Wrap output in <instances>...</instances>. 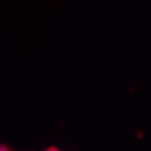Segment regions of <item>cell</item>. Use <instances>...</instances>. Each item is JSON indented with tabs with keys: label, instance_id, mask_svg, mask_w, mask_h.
<instances>
[{
	"label": "cell",
	"instance_id": "1",
	"mask_svg": "<svg viewBox=\"0 0 151 151\" xmlns=\"http://www.w3.org/2000/svg\"><path fill=\"white\" fill-rule=\"evenodd\" d=\"M44 151H63V150H60L59 148L52 147V148H48V149H46V150H44Z\"/></svg>",
	"mask_w": 151,
	"mask_h": 151
},
{
	"label": "cell",
	"instance_id": "2",
	"mask_svg": "<svg viewBox=\"0 0 151 151\" xmlns=\"http://www.w3.org/2000/svg\"><path fill=\"white\" fill-rule=\"evenodd\" d=\"M0 151H9V149L4 145H0Z\"/></svg>",
	"mask_w": 151,
	"mask_h": 151
},
{
	"label": "cell",
	"instance_id": "3",
	"mask_svg": "<svg viewBox=\"0 0 151 151\" xmlns=\"http://www.w3.org/2000/svg\"><path fill=\"white\" fill-rule=\"evenodd\" d=\"M9 151H10V150H9Z\"/></svg>",
	"mask_w": 151,
	"mask_h": 151
}]
</instances>
